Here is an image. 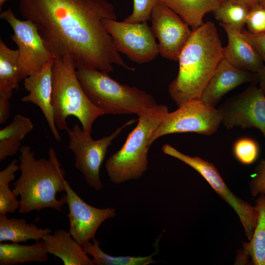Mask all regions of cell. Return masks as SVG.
I'll return each instance as SVG.
<instances>
[{"label": "cell", "mask_w": 265, "mask_h": 265, "mask_svg": "<svg viewBox=\"0 0 265 265\" xmlns=\"http://www.w3.org/2000/svg\"><path fill=\"white\" fill-rule=\"evenodd\" d=\"M7 0H0V8H1V7L3 6V4L7 1Z\"/></svg>", "instance_id": "obj_36"}, {"label": "cell", "mask_w": 265, "mask_h": 265, "mask_svg": "<svg viewBox=\"0 0 265 265\" xmlns=\"http://www.w3.org/2000/svg\"><path fill=\"white\" fill-rule=\"evenodd\" d=\"M53 60L48 62L39 72L24 79V85L28 94L24 96L23 102H30L37 106L41 110L54 138L61 140V137L55 125L52 96V67Z\"/></svg>", "instance_id": "obj_16"}, {"label": "cell", "mask_w": 265, "mask_h": 265, "mask_svg": "<svg viewBox=\"0 0 265 265\" xmlns=\"http://www.w3.org/2000/svg\"><path fill=\"white\" fill-rule=\"evenodd\" d=\"M241 32L253 46L265 64V32L255 33L246 30H242Z\"/></svg>", "instance_id": "obj_32"}, {"label": "cell", "mask_w": 265, "mask_h": 265, "mask_svg": "<svg viewBox=\"0 0 265 265\" xmlns=\"http://www.w3.org/2000/svg\"><path fill=\"white\" fill-rule=\"evenodd\" d=\"M219 24L228 36V44L223 48V57L235 67L257 74L265 64L260 56L241 32Z\"/></svg>", "instance_id": "obj_17"}, {"label": "cell", "mask_w": 265, "mask_h": 265, "mask_svg": "<svg viewBox=\"0 0 265 265\" xmlns=\"http://www.w3.org/2000/svg\"><path fill=\"white\" fill-rule=\"evenodd\" d=\"M162 152L186 163L197 171L215 191L235 211L249 240L258 221V212L255 208L240 199L228 188L215 166L197 157L184 154L168 144L162 147Z\"/></svg>", "instance_id": "obj_11"}, {"label": "cell", "mask_w": 265, "mask_h": 265, "mask_svg": "<svg viewBox=\"0 0 265 265\" xmlns=\"http://www.w3.org/2000/svg\"><path fill=\"white\" fill-rule=\"evenodd\" d=\"M83 246L86 254L93 257L95 265H147L156 263L152 257L156 254L145 257L112 256L105 253L100 248L99 240L95 238Z\"/></svg>", "instance_id": "obj_25"}, {"label": "cell", "mask_w": 265, "mask_h": 265, "mask_svg": "<svg viewBox=\"0 0 265 265\" xmlns=\"http://www.w3.org/2000/svg\"><path fill=\"white\" fill-rule=\"evenodd\" d=\"M257 80L259 82V88L265 96V64L257 74Z\"/></svg>", "instance_id": "obj_34"}, {"label": "cell", "mask_w": 265, "mask_h": 265, "mask_svg": "<svg viewBox=\"0 0 265 265\" xmlns=\"http://www.w3.org/2000/svg\"><path fill=\"white\" fill-rule=\"evenodd\" d=\"M48 254L43 240L37 241L32 245L0 242V265L44 263L48 260Z\"/></svg>", "instance_id": "obj_20"}, {"label": "cell", "mask_w": 265, "mask_h": 265, "mask_svg": "<svg viewBox=\"0 0 265 265\" xmlns=\"http://www.w3.org/2000/svg\"><path fill=\"white\" fill-rule=\"evenodd\" d=\"M240 1H241L247 5H248L249 6H251L252 5L258 2L259 0H238Z\"/></svg>", "instance_id": "obj_35"}, {"label": "cell", "mask_w": 265, "mask_h": 265, "mask_svg": "<svg viewBox=\"0 0 265 265\" xmlns=\"http://www.w3.org/2000/svg\"><path fill=\"white\" fill-rule=\"evenodd\" d=\"M19 151L21 174L12 189L15 196L20 197L19 213L47 208L61 212L66 202L64 196L57 199L56 194L65 191V172L55 151L50 147L48 159H38L29 146H21Z\"/></svg>", "instance_id": "obj_3"}, {"label": "cell", "mask_w": 265, "mask_h": 265, "mask_svg": "<svg viewBox=\"0 0 265 265\" xmlns=\"http://www.w3.org/2000/svg\"><path fill=\"white\" fill-rule=\"evenodd\" d=\"M136 120H129L109 135L99 140H93L91 134L80 129L78 124L71 129L68 128L66 130L69 139L68 148L74 154L75 166L94 189L99 190L103 186L100 178V170L109 146L124 129Z\"/></svg>", "instance_id": "obj_7"}, {"label": "cell", "mask_w": 265, "mask_h": 265, "mask_svg": "<svg viewBox=\"0 0 265 265\" xmlns=\"http://www.w3.org/2000/svg\"><path fill=\"white\" fill-rule=\"evenodd\" d=\"M19 11L36 26L55 57L67 55L80 64L110 73L116 64L133 71L116 50L104 19L116 20L106 0H19Z\"/></svg>", "instance_id": "obj_1"}, {"label": "cell", "mask_w": 265, "mask_h": 265, "mask_svg": "<svg viewBox=\"0 0 265 265\" xmlns=\"http://www.w3.org/2000/svg\"><path fill=\"white\" fill-rule=\"evenodd\" d=\"M102 23L116 50L132 61L138 64L147 63L159 53L158 44L147 21L129 23L104 19Z\"/></svg>", "instance_id": "obj_10"}, {"label": "cell", "mask_w": 265, "mask_h": 265, "mask_svg": "<svg viewBox=\"0 0 265 265\" xmlns=\"http://www.w3.org/2000/svg\"><path fill=\"white\" fill-rule=\"evenodd\" d=\"M51 232L48 227L39 228L34 223H27L23 218H8L6 215H0V242H25L29 240L37 241Z\"/></svg>", "instance_id": "obj_19"}, {"label": "cell", "mask_w": 265, "mask_h": 265, "mask_svg": "<svg viewBox=\"0 0 265 265\" xmlns=\"http://www.w3.org/2000/svg\"><path fill=\"white\" fill-rule=\"evenodd\" d=\"M160 0H133V10L124 20L129 23H140L150 20L153 9Z\"/></svg>", "instance_id": "obj_29"}, {"label": "cell", "mask_w": 265, "mask_h": 265, "mask_svg": "<svg viewBox=\"0 0 265 265\" xmlns=\"http://www.w3.org/2000/svg\"><path fill=\"white\" fill-rule=\"evenodd\" d=\"M76 75L89 99L105 114L139 116L158 105L150 94L136 87L122 84L106 72L77 64Z\"/></svg>", "instance_id": "obj_5"}, {"label": "cell", "mask_w": 265, "mask_h": 265, "mask_svg": "<svg viewBox=\"0 0 265 265\" xmlns=\"http://www.w3.org/2000/svg\"><path fill=\"white\" fill-rule=\"evenodd\" d=\"M66 194L63 196L68 207L67 214L71 236L84 246L95 238L102 223L116 214L114 208L100 209L94 207L83 200L65 180Z\"/></svg>", "instance_id": "obj_14"}, {"label": "cell", "mask_w": 265, "mask_h": 265, "mask_svg": "<svg viewBox=\"0 0 265 265\" xmlns=\"http://www.w3.org/2000/svg\"><path fill=\"white\" fill-rule=\"evenodd\" d=\"M185 22L192 30L203 23L204 15L219 6V0H160Z\"/></svg>", "instance_id": "obj_21"}, {"label": "cell", "mask_w": 265, "mask_h": 265, "mask_svg": "<svg viewBox=\"0 0 265 265\" xmlns=\"http://www.w3.org/2000/svg\"><path fill=\"white\" fill-rule=\"evenodd\" d=\"M246 25L250 32H265V5L257 2L250 6Z\"/></svg>", "instance_id": "obj_30"}, {"label": "cell", "mask_w": 265, "mask_h": 265, "mask_svg": "<svg viewBox=\"0 0 265 265\" xmlns=\"http://www.w3.org/2000/svg\"><path fill=\"white\" fill-rule=\"evenodd\" d=\"M0 18L6 21L13 30L11 38L18 48L22 80L39 72L48 62L56 57L47 48L32 22L19 20L9 7L0 13Z\"/></svg>", "instance_id": "obj_9"}, {"label": "cell", "mask_w": 265, "mask_h": 265, "mask_svg": "<svg viewBox=\"0 0 265 265\" xmlns=\"http://www.w3.org/2000/svg\"><path fill=\"white\" fill-rule=\"evenodd\" d=\"M219 0L221 2H222V1H225V0Z\"/></svg>", "instance_id": "obj_38"}, {"label": "cell", "mask_w": 265, "mask_h": 265, "mask_svg": "<svg viewBox=\"0 0 265 265\" xmlns=\"http://www.w3.org/2000/svg\"><path fill=\"white\" fill-rule=\"evenodd\" d=\"M259 152L258 143L249 137L239 138L233 146V153L235 158L244 165L253 163L257 160Z\"/></svg>", "instance_id": "obj_28"}, {"label": "cell", "mask_w": 265, "mask_h": 265, "mask_svg": "<svg viewBox=\"0 0 265 265\" xmlns=\"http://www.w3.org/2000/svg\"><path fill=\"white\" fill-rule=\"evenodd\" d=\"M250 191L253 196L265 195V159L261 161L256 169L255 176L250 183Z\"/></svg>", "instance_id": "obj_31"}, {"label": "cell", "mask_w": 265, "mask_h": 265, "mask_svg": "<svg viewBox=\"0 0 265 265\" xmlns=\"http://www.w3.org/2000/svg\"><path fill=\"white\" fill-rule=\"evenodd\" d=\"M17 163V160L14 159L0 171V215L14 213L19 208V201L9 187L10 183L15 179V173L19 170Z\"/></svg>", "instance_id": "obj_27"}, {"label": "cell", "mask_w": 265, "mask_h": 265, "mask_svg": "<svg viewBox=\"0 0 265 265\" xmlns=\"http://www.w3.org/2000/svg\"><path fill=\"white\" fill-rule=\"evenodd\" d=\"M19 51L9 48L0 39V92H12L22 80L19 67Z\"/></svg>", "instance_id": "obj_24"}, {"label": "cell", "mask_w": 265, "mask_h": 265, "mask_svg": "<svg viewBox=\"0 0 265 265\" xmlns=\"http://www.w3.org/2000/svg\"><path fill=\"white\" fill-rule=\"evenodd\" d=\"M150 20L151 27L158 40L159 54L166 59L178 61L192 30L178 15L160 1L154 6Z\"/></svg>", "instance_id": "obj_13"}, {"label": "cell", "mask_w": 265, "mask_h": 265, "mask_svg": "<svg viewBox=\"0 0 265 265\" xmlns=\"http://www.w3.org/2000/svg\"><path fill=\"white\" fill-rule=\"evenodd\" d=\"M223 47L214 24L204 23L193 30L178 61L177 77L169 85L168 92L178 106L202 93L223 57Z\"/></svg>", "instance_id": "obj_2"}, {"label": "cell", "mask_w": 265, "mask_h": 265, "mask_svg": "<svg viewBox=\"0 0 265 265\" xmlns=\"http://www.w3.org/2000/svg\"><path fill=\"white\" fill-rule=\"evenodd\" d=\"M168 113L167 106L158 105L138 116L137 124L123 146L106 163L111 182L120 184L141 177L148 167L149 138Z\"/></svg>", "instance_id": "obj_6"}, {"label": "cell", "mask_w": 265, "mask_h": 265, "mask_svg": "<svg viewBox=\"0 0 265 265\" xmlns=\"http://www.w3.org/2000/svg\"><path fill=\"white\" fill-rule=\"evenodd\" d=\"M257 74L238 69L223 57L204 88L200 99L215 107L230 91L246 83L257 81Z\"/></svg>", "instance_id": "obj_15"}, {"label": "cell", "mask_w": 265, "mask_h": 265, "mask_svg": "<svg viewBox=\"0 0 265 265\" xmlns=\"http://www.w3.org/2000/svg\"><path fill=\"white\" fill-rule=\"evenodd\" d=\"M221 123L218 108L206 105L200 99L192 100L167 114L150 137L148 145L150 146L158 138L172 133L195 132L211 135Z\"/></svg>", "instance_id": "obj_8"}, {"label": "cell", "mask_w": 265, "mask_h": 265, "mask_svg": "<svg viewBox=\"0 0 265 265\" xmlns=\"http://www.w3.org/2000/svg\"><path fill=\"white\" fill-rule=\"evenodd\" d=\"M77 62L71 57H56L52 67V105L57 129L67 130L68 117H76L91 134L95 120L104 112L90 101L76 75Z\"/></svg>", "instance_id": "obj_4"}, {"label": "cell", "mask_w": 265, "mask_h": 265, "mask_svg": "<svg viewBox=\"0 0 265 265\" xmlns=\"http://www.w3.org/2000/svg\"><path fill=\"white\" fill-rule=\"evenodd\" d=\"M218 109L222 123L227 129L255 128L265 138V96L256 85L249 86Z\"/></svg>", "instance_id": "obj_12"}, {"label": "cell", "mask_w": 265, "mask_h": 265, "mask_svg": "<svg viewBox=\"0 0 265 265\" xmlns=\"http://www.w3.org/2000/svg\"><path fill=\"white\" fill-rule=\"evenodd\" d=\"M42 240L47 252L60 258L64 265H95L69 232L58 229L46 235Z\"/></svg>", "instance_id": "obj_18"}, {"label": "cell", "mask_w": 265, "mask_h": 265, "mask_svg": "<svg viewBox=\"0 0 265 265\" xmlns=\"http://www.w3.org/2000/svg\"><path fill=\"white\" fill-rule=\"evenodd\" d=\"M249 9L250 6L239 0H226L213 13L219 23L241 32L246 25Z\"/></svg>", "instance_id": "obj_26"}, {"label": "cell", "mask_w": 265, "mask_h": 265, "mask_svg": "<svg viewBox=\"0 0 265 265\" xmlns=\"http://www.w3.org/2000/svg\"><path fill=\"white\" fill-rule=\"evenodd\" d=\"M258 221L249 242L243 243L241 259L246 263L250 258L254 265H265V195L256 201Z\"/></svg>", "instance_id": "obj_23"}, {"label": "cell", "mask_w": 265, "mask_h": 265, "mask_svg": "<svg viewBox=\"0 0 265 265\" xmlns=\"http://www.w3.org/2000/svg\"><path fill=\"white\" fill-rule=\"evenodd\" d=\"M33 127L29 118L16 114L8 125L0 130V161L14 156L20 150L22 141Z\"/></svg>", "instance_id": "obj_22"}, {"label": "cell", "mask_w": 265, "mask_h": 265, "mask_svg": "<svg viewBox=\"0 0 265 265\" xmlns=\"http://www.w3.org/2000/svg\"><path fill=\"white\" fill-rule=\"evenodd\" d=\"M12 92H0V124L4 123L8 119L10 114V99Z\"/></svg>", "instance_id": "obj_33"}, {"label": "cell", "mask_w": 265, "mask_h": 265, "mask_svg": "<svg viewBox=\"0 0 265 265\" xmlns=\"http://www.w3.org/2000/svg\"><path fill=\"white\" fill-rule=\"evenodd\" d=\"M258 2L265 5V0H259Z\"/></svg>", "instance_id": "obj_37"}]
</instances>
